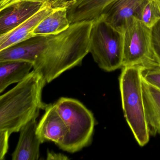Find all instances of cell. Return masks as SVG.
Returning a JSON list of instances; mask_svg holds the SVG:
<instances>
[{
	"instance_id": "cell-20",
	"label": "cell",
	"mask_w": 160,
	"mask_h": 160,
	"mask_svg": "<svg viewBox=\"0 0 160 160\" xmlns=\"http://www.w3.org/2000/svg\"><path fill=\"white\" fill-rule=\"evenodd\" d=\"M10 133L7 131H0V160L4 159L9 149Z\"/></svg>"
},
{
	"instance_id": "cell-22",
	"label": "cell",
	"mask_w": 160,
	"mask_h": 160,
	"mask_svg": "<svg viewBox=\"0 0 160 160\" xmlns=\"http://www.w3.org/2000/svg\"><path fill=\"white\" fill-rule=\"evenodd\" d=\"M23 1H46L47 0H1L0 2V11L5 9L6 7L16 2Z\"/></svg>"
},
{
	"instance_id": "cell-17",
	"label": "cell",
	"mask_w": 160,
	"mask_h": 160,
	"mask_svg": "<svg viewBox=\"0 0 160 160\" xmlns=\"http://www.w3.org/2000/svg\"><path fill=\"white\" fill-rule=\"evenodd\" d=\"M137 18L150 29L160 21V11L154 0H147L140 8Z\"/></svg>"
},
{
	"instance_id": "cell-10",
	"label": "cell",
	"mask_w": 160,
	"mask_h": 160,
	"mask_svg": "<svg viewBox=\"0 0 160 160\" xmlns=\"http://www.w3.org/2000/svg\"><path fill=\"white\" fill-rule=\"evenodd\" d=\"M52 36H33L0 51V62L24 61L33 64Z\"/></svg>"
},
{
	"instance_id": "cell-18",
	"label": "cell",
	"mask_w": 160,
	"mask_h": 160,
	"mask_svg": "<svg viewBox=\"0 0 160 160\" xmlns=\"http://www.w3.org/2000/svg\"><path fill=\"white\" fill-rule=\"evenodd\" d=\"M142 76L147 83L160 90V66L144 68Z\"/></svg>"
},
{
	"instance_id": "cell-23",
	"label": "cell",
	"mask_w": 160,
	"mask_h": 160,
	"mask_svg": "<svg viewBox=\"0 0 160 160\" xmlns=\"http://www.w3.org/2000/svg\"><path fill=\"white\" fill-rule=\"evenodd\" d=\"M155 2H156V4H157V6H158V8H159V11L160 12V0H154Z\"/></svg>"
},
{
	"instance_id": "cell-16",
	"label": "cell",
	"mask_w": 160,
	"mask_h": 160,
	"mask_svg": "<svg viewBox=\"0 0 160 160\" xmlns=\"http://www.w3.org/2000/svg\"><path fill=\"white\" fill-rule=\"evenodd\" d=\"M33 63L24 61L0 62V92L12 84L25 79L33 68Z\"/></svg>"
},
{
	"instance_id": "cell-15",
	"label": "cell",
	"mask_w": 160,
	"mask_h": 160,
	"mask_svg": "<svg viewBox=\"0 0 160 160\" xmlns=\"http://www.w3.org/2000/svg\"><path fill=\"white\" fill-rule=\"evenodd\" d=\"M143 97L150 135L160 134V90L142 78Z\"/></svg>"
},
{
	"instance_id": "cell-12",
	"label": "cell",
	"mask_w": 160,
	"mask_h": 160,
	"mask_svg": "<svg viewBox=\"0 0 160 160\" xmlns=\"http://www.w3.org/2000/svg\"><path fill=\"white\" fill-rule=\"evenodd\" d=\"M33 119L20 130L19 140L12 154L13 160H38L42 141L36 133L37 122Z\"/></svg>"
},
{
	"instance_id": "cell-1",
	"label": "cell",
	"mask_w": 160,
	"mask_h": 160,
	"mask_svg": "<svg viewBox=\"0 0 160 160\" xmlns=\"http://www.w3.org/2000/svg\"><path fill=\"white\" fill-rule=\"evenodd\" d=\"M92 21L76 22L64 31L52 35L33 62V70L39 72L49 83L68 70L82 63L89 53Z\"/></svg>"
},
{
	"instance_id": "cell-13",
	"label": "cell",
	"mask_w": 160,
	"mask_h": 160,
	"mask_svg": "<svg viewBox=\"0 0 160 160\" xmlns=\"http://www.w3.org/2000/svg\"><path fill=\"white\" fill-rule=\"evenodd\" d=\"M116 0H71L68 7L71 24L92 21L101 16Z\"/></svg>"
},
{
	"instance_id": "cell-14",
	"label": "cell",
	"mask_w": 160,
	"mask_h": 160,
	"mask_svg": "<svg viewBox=\"0 0 160 160\" xmlns=\"http://www.w3.org/2000/svg\"><path fill=\"white\" fill-rule=\"evenodd\" d=\"M69 1L63 2L42 20L32 32V36H51L61 33L70 27L68 17Z\"/></svg>"
},
{
	"instance_id": "cell-7",
	"label": "cell",
	"mask_w": 160,
	"mask_h": 160,
	"mask_svg": "<svg viewBox=\"0 0 160 160\" xmlns=\"http://www.w3.org/2000/svg\"><path fill=\"white\" fill-rule=\"evenodd\" d=\"M63 2L48 0L36 13L12 30L0 35V51L33 37L32 32L39 24Z\"/></svg>"
},
{
	"instance_id": "cell-2",
	"label": "cell",
	"mask_w": 160,
	"mask_h": 160,
	"mask_svg": "<svg viewBox=\"0 0 160 160\" xmlns=\"http://www.w3.org/2000/svg\"><path fill=\"white\" fill-rule=\"evenodd\" d=\"M46 81L39 72L32 70L28 75L9 91L0 96V131L10 134L34 118L48 104L42 101Z\"/></svg>"
},
{
	"instance_id": "cell-19",
	"label": "cell",
	"mask_w": 160,
	"mask_h": 160,
	"mask_svg": "<svg viewBox=\"0 0 160 160\" xmlns=\"http://www.w3.org/2000/svg\"><path fill=\"white\" fill-rule=\"evenodd\" d=\"M151 38L153 53L160 65V20L151 29Z\"/></svg>"
},
{
	"instance_id": "cell-6",
	"label": "cell",
	"mask_w": 160,
	"mask_h": 160,
	"mask_svg": "<svg viewBox=\"0 0 160 160\" xmlns=\"http://www.w3.org/2000/svg\"><path fill=\"white\" fill-rule=\"evenodd\" d=\"M122 67L141 66L144 68L160 66L152 49L151 29L135 17L132 18L122 31Z\"/></svg>"
},
{
	"instance_id": "cell-4",
	"label": "cell",
	"mask_w": 160,
	"mask_h": 160,
	"mask_svg": "<svg viewBox=\"0 0 160 160\" xmlns=\"http://www.w3.org/2000/svg\"><path fill=\"white\" fill-rule=\"evenodd\" d=\"M54 105L68 130L65 139L59 148L74 153L89 145L95 125L92 112L80 101L73 98L61 97Z\"/></svg>"
},
{
	"instance_id": "cell-11",
	"label": "cell",
	"mask_w": 160,
	"mask_h": 160,
	"mask_svg": "<svg viewBox=\"0 0 160 160\" xmlns=\"http://www.w3.org/2000/svg\"><path fill=\"white\" fill-rule=\"evenodd\" d=\"M147 0H116L102 15L112 27L122 32L129 20L137 18L140 8Z\"/></svg>"
},
{
	"instance_id": "cell-9",
	"label": "cell",
	"mask_w": 160,
	"mask_h": 160,
	"mask_svg": "<svg viewBox=\"0 0 160 160\" xmlns=\"http://www.w3.org/2000/svg\"><path fill=\"white\" fill-rule=\"evenodd\" d=\"M37 124L36 133L42 141L54 142L58 146L63 142L68 133L66 123L57 111L54 103L48 104Z\"/></svg>"
},
{
	"instance_id": "cell-5",
	"label": "cell",
	"mask_w": 160,
	"mask_h": 160,
	"mask_svg": "<svg viewBox=\"0 0 160 160\" xmlns=\"http://www.w3.org/2000/svg\"><path fill=\"white\" fill-rule=\"evenodd\" d=\"M89 53L98 66L105 72L122 68V32L108 23L102 15L93 20L90 36Z\"/></svg>"
},
{
	"instance_id": "cell-21",
	"label": "cell",
	"mask_w": 160,
	"mask_h": 160,
	"mask_svg": "<svg viewBox=\"0 0 160 160\" xmlns=\"http://www.w3.org/2000/svg\"><path fill=\"white\" fill-rule=\"evenodd\" d=\"M69 159H70V158L63 153H58V152H55L51 151L48 150L47 160H67Z\"/></svg>"
},
{
	"instance_id": "cell-8",
	"label": "cell",
	"mask_w": 160,
	"mask_h": 160,
	"mask_svg": "<svg viewBox=\"0 0 160 160\" xmlns=\"http://www.w3.org/2000/svg\"><path fill=\"white\" fill-rule=\"evenodd\" d=\"M46 1H23L0 11V35L13 30L40 11Z\"/></svg>"
},
{
	"instance_id": "cell-3",
	"label": "cell",
	"mask_w": 160,
	"mask_h": 160,
	"mask_svg": "<svg viewBox=\"0 0 160 160\" xmlns=\"http://www.w3.org/2000/svg\"><path fill=\"white\" fill-rule=\"evenodd\" d=\"M144 68L141 66L122 67L119 79L124 117L141 147L148 144L150 135L143 97L142 72Z\"/></svg>"
}]
</instances>
